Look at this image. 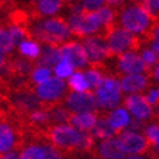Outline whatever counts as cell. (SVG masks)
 I'll return each instance as SVG.
<instances>
[{"instance_id": "ab89813d", "label": "cell", "mask_w": 159, "mask_h": 159, "mask_svg": "<svg viewBox=\"0 0 159 159\" xmlns=\"http://www.w3.org/2000/svg\"><path fill=\"white\" fill-rule=\"evenodd\" d=\"M0 159H19V156L15 153V152H10V150H9V152L3 153V156H2Z\"/></svg>"}, {"instance_id": "44dd1931", "label": "cell", "mask_w": 159, "mask_h": 159, "mask_svg": "<svg viewBox=\"0 0 159 159\" xmlns=\"http://www.w3.org/2000/svg\"><path fill=\"white\" fill-rule=\"evenodd\" d=\"M15 102L16 105L24 108L26 111H34L39 107V98L32 95L31 92H20L15 97Z\"/></svg>"}, {"instance_id": "4fadbf2b", "label": "cell", "mask_w": 159, "mask_h": 159, "mask_svg": "<svg viewBox=\"0 0 159 159\" xmlns=\"http://www.w3.org/2000/svg\"><path fill=\"white\" fill-rule=\"evenodd\" d=\"M118 69L120 72L129 75V73H143L148 70V66L142 60L140 56H137L133 51H125L118 54Z\"/></svg>"}, {"instance_id": "484cf974", "label": "cell", "mask_w": 159, "mask_h": 159, "mask_svg": "<svg viewBox=\"0 0 159 159\" xmlns=\"http://www.w3.org/2000/svg\"><path fill=\"white\" fill-rule=\"evenodd\" d=\"M45 158V149L44 146H28L24 152L19 155V159H44Z\"/></svg>"}, {"instance_id": "ffe728a7", "label": "cell", "mask_w": 159, "mask_h": 159, "mask_svg": "<svg viewBox=\"0 0 159 159\" xmlns=\"http://www.w3.org/2000/svg\"><path fill=\"white\" fill-rule=\"evenodd\" d=\"M116 133H118V131L111 127L108 120H97L95 125L92 127V136L95 139H110V137H114Z\"/></svg>"}, {"instance_id": "d6986e66", "label": "cell", "mask_w": 159, "mask_h": 159, "mask_svg": "<svg viewBox=\"0 0 159 159\" xmlns=\"http://www.w3.org/2000/svg\"><path fill=\"white\" fill-rule=\"evenodd\" d=\"M15 142L16 139L12 127L6 123H0V153H6L13 149Z\"/></svg>"}, {"instance_id": "7402d4cb", "label": "cell", "mask_w": 159, "mask_h": 159, "mask_svg": "<svg viewBox=\"0 0 159 159\" xmlns=\"http://www.w3.org/2000/svg\"><path fill=\"white\" fill-rule=\"evenodd\" d=\"M97 12V16L99 19V24H101V28L105 29V34L112 28V24H114V10L111 9L110 6H99L98 9H95Z\"/></svg>"}, {"instance_id": "7bdbcfd3", "label": "cell", "mask_w": 159, "mask_h": 159, "mask_svg": "<svg viewBox=\"0 0 159 159\" xmlns=\"http://www.w3.org/2000/svg\"><path fill=\"white\" fill-rule=\"evenodd\" d=\"M5 67V56H3V53H0V70Z\"/></svg>"}, {"instance_id": "7c38bea8", "label": "cell", "mask_w": 159, "mask_h": 159, "mask_svg": "<svg viewBox=\"0 0 159 159\" xmlns=\"http://www.w3.org/2000/svg\"><path fill=\"white\" fill-rule=\"evenodd\" d=\"M124 105L137 120H142V121L149 120L150 117H152V114H153L152 107L149 105V102L146 101V98L142 97V95L130 93L124 99Z\"/></svg>"}, {"instance_id": "7a4b0ae2", "label": "cell", "mask_w": 159, "mask_h": 159, "mask_svg": "<svg viewBox=\"0 0 159 159\" xmlns=\"http://www.w3.org/2000/svg\"><path fill=\"white\" fill-rule=\"evenodd\" d=\"M123 28L133 34H148L150 35L152 29L156 25V18L146 12V9L140 5L129 6L123 10L120 16Z\"/></svg>"}, {"instance_id": "52a82bcc", "label": "cell", "mask_w": 159, "mask_h": 159, "mask_svg": "<svg viewBox=\"0 0 159 159\" xmlns=\"http://www.w3.org/2000/svg\"><path fill=\"white\" fill-rule=\"evenodd\" d=\"M83 48L86 53L88 61L93 63V64H99L105 60L107 57H110V48L108 44L105 41L104 35H92V37H83Z\"/></svg>"}, {"instance_id": "d6a6232c", "label": "cell", "mask_w": 159, "mask_h": 159, "mask_svg": "<svg viewBox=\"0 0 159 159\" xmlns=\"http://www.w3.org/2000/svg\"><path fill=\"white\" fill-rule=\"evenodd\" d=\"M50 116V120L53 121H57V123H66V121L70 120V114H69L67 110H64V108H54L51 112H48Z\"/></svg>"}, {"instance_id": "d590c367", "label": "cell", "mask_w": 159, "mask_h": 159, "mask_svg": "<svg viewBox=\"0 0 159 159\" xmlns=\"http://www.w3.org/2000/svg\"><path fill=\"white\" fill-rule=\"evenodd\" d=\"M142 6L146 9L148 13H150L153 18L159 15V0H143Z\"/></svg>"}, {"instance_id": "f546056e", "label": "cell", "mask_w": 159, "mask_h": 159, "mask_svg": "<svg viewBox=\"0 0 159 159\" xmlns=\"http://www.w3.org/2000/svg\"><path fill=\"white\" fill-rule=\"evenodd\" d=\"M85 75V77H86V82L89 83V89H95V88L101 83V80L104 79V75H102L99 70H97L95 67L89 69L86 73H83Z\"/></svg>"}, {"instance_id": "e0dca14e", "label": "cell", "mask_w": 159, "mask_h": 159, "mask_svg": "<svg viewBox=\"0 0 159 159\" xmlns=\"http://www.w3.org/2000/svg\"><path fill=\"white\" fill-rule=\"evenodd\" d=\"M39 66H45V67H54L61 58L60 56V48L54 44H47L44 50L39 53Z\"/></svg>"}, {"instance_id": "8d00e7d4", "label": "cell", "mask_w": 159, "mask_h": 159, "mask_svg": "<svg viewBox=\"0 0 159 159\" xmlns=\"http://www.w3.org/2000/svg\"><path fill=\"white\" fill-rule=\"evenodd\" d=\"M31 69H32V64L26 61V60H22V58H19V60H16L13 63V70L19 73H28L31 72Z\"/></svg>"}, {"instance_id": "8fae6325", "label": "cell", "mask_w": 159, "mask_h": 159, "mask_svg": "<svg viewBox=\"0 0 159 159\" xmlns=\"http://www.w3.org/2000/svg\"><path fill=\"white\" fill-rule=\"evenodd\" d=\"M61 58L67 60L75 69H83L88 66V57L82 44L79 43H64L60 47Z\"/></svg>"}, {"instance_id": "ac0fdd59", "label": "cell", "mask_w": 159, "mask_h": 159, "mask_svg": "<svg viewBox=\"0 0 159 159\" xmlns=\"http://www.w3.org/2000/svg\"><path fill=\"white\" fill-rule=\"evenodd\" d=\"M130 116H129V111L125 108H114L111 111V114L108 116V123L111 124L112 129H116L117 131H120L121 129H125L129 123H130Z\"/></svg>"}, {"instance_id": "cb8c5ba5", "label": "cell", "mask_w": 159, "mask_h": 159, "mask_svg": "<svg viewBox=\"0 0 159 159\" xmlns=\"http://www.w3.org/2000/svg\"><path fill=\"white\" fill-rule=\"evenodd\" d=\"M69 79V86L72 88L73 92H83V91H89V83L86 82V77L85 75L80 72L75 73L73 72L70 76L67 77Z\"/></svg>"}, {"instance_id": "4316f807", "label": "cell", "mask_w": 159, "mask_h": 159, "mask_svg": "<svg viewBox=\"0 0 159 159\" xmlns=\"http://www.w3.org/2000/svg\"><path fill=\"white\" fill-rule=\"evenodd\" d=\"M73 70H75V67H73L67 60H64V58H60L58 63L54 66V73H56V76L61 77V79H67V77L73 73Z\"/></svg>"}, {"instance_id": "e575fe53", "label": "cell", "mask_w": 159, "mask_h": 159, "mask_svg": "<svg viewBox=\"0 0 159 159\" xmlns=\"http://www.w3.org/2000/svg\"><path fill=\"white\" fill-rule=\"evenodd\" d=\"M50 120V116L47 111H41V110H34L31 112V121L35 124H44Z\"/></svg>"}, {"instance_id": "8992f818", "label": "cell", "mask_w": 159, "mask_h": 159, "mask_svg": "<svg viewBox=\"0 0 159 159\" xmlns=\"http://www.w3.org/2000/svg\"><path fill=\"white\" fill-rule=\"evenodd\" d=\"M95 99L104 110H112L121 102L120 82L114 77H104L95 88Z\"/></svg>"}, {"instance_id": "f1b7e54d", "label": "cell", "mask_w": 159, "mask_h": 159, "mask_svg": "<svg viewBox=\"0 0 159 159\" xmlns=\"http://www.w3.org/2000/svg\"><path fill=\"white\" fill-rule=\"evenodd\" d=\"M9 34H10V37H12L15 44H19L28 37V31H26L20 24H13L9 28Z\"/></svg>"}, {"instance_id": "603a6c76", "label": "cell", "mask_w": 159, "mask_h": 159, "mask_svg": "<svg viewBox=\"0 0 159 159\" xmlns=\"http://www.w3.org/2000/svg\"><path fill=\"white\" fill-rule=\"evenodd\" d=\"M37 2V10L41 15H54L61 9L63 0H35Z\"/></svg>"}, {"instance_id": "5bb4252c", "label": "cell", "mask_w": 159, "mask_h": 159, "mask_svg": "<svg viewBox=\"0 0 159 159\" xmlns=\"http://www.w3.org/2000/svg\"><path fill=\"white\" fill-rule=\"evenodd\" d=\"M148 86V77L142 73H129L120 82L121 91L125 93H137Z\"/></svg>"}, {"instance_id": "277c9868", "label": "cell", "mask_w": 159, "mask_h": 159, "mask_svg": "<svg viewBox=\"0 0 159 159\" xmlns=\"http://www.w3.org/2000/svg\"><path fill=\"white\" fill-rule=\"evenodd\" d=\"M70 32L77 37H88V35L97 34L101 24L97 16L95 10H86L82 9L79 12H73L72 16L67 20Z\"/></svg>"}, {"instance_id": "83f0119b", "label": "cell", "mask_w": 159, "mask_h": 159, "mask_svg": "<svg viewBox=\"0 0 159 159\" xmlns=\"http://www.w3.org/2000/svg\"><path fill=\"white\" fill-rule=\"evenodd\" d=\"M15 47V43L10 37L9 31L0 28V53H10Z\"/></svg>"}, {"instance_id": "d4e9b609", "label": "cell", "mask_w": 159, "mask_h": 159, "mask_svg": "<svg viewBox=\"0 0 159 159\" xmlns=\"http://www.w3.org/2000/svg\"><path fill=\"white\" fill-rule=\"evenodd\" d=\"M19 51L22 56L29 58H37L41 53V47L35 41H22L19 43Z\"/></svg>"}, {"instance_id": "2e32d148", "label": "cell", "mask_w": 159, "mask_h": 159, "mask_svg": "<svg viewBox=\"0 0 159 159\" xmlns=\"http://www.w3.org/2000/svg\"><path fill=\"white\" fill-rule=\"evenodd\" d=\"M98 120V116L95 111H88V112H77L75 116L70 117V124L73 127H76L77 130L89 131L92 130V127L95 125Z\"/></svg>"}, {"instance_id": "3957f363", "label": "cell", "mask_w": 159, "mask_h": 159, "mask_svg": "<svg viewBox=\"0 0 159 159\" xmlns=\"http://www.w3.org/2000/svg\"><path fill=\"white\" fill-rule=\"evenodd\" d=\"M70 34L72 32L69 29L67 22L60 18L45 19L34 28V35L39 41L45 44H54V45L64 43L66 39H69Z\"/></svg>"}, {"instance_id": "bcb514c9", "label": "cell", "mask_w": 159, "mask_h": 159, "mask_svg": "<svg viewBox=\"0 0 159 159\" xmlns=\"http://www.w3.org/2000/svg\"><path fill=\"white\" fill-rule=\"evenodd\" d=\"M130 2H133V3H136V5H140V3H143V0H130Z\"/></svg>"}, {"instance_id": "60d3db41", "label": "cell", "mask_w": 159, "mask_h": 159, "mask_svg": "<svg viewBox=\"0 0 159 159\" xmlns=\"http://www.w3.org/2000/svg\"><path fill=\"white\" fill-rule=\"evenodd\" d=\"M150 37H152V39L159 41V25H155V28L152 29V32H150Z\"/></svg>"}, {"instance_id": "9c48e42d", "label": "cell", "mask_w": 159, "mask_h": 159, "mask_svg": "<svg viewBox=\"0 0 159 159\" xmlns=\"http://www.w3.org/2000/svg\"><path fill=\"white\" fill-rule=\"evenodd\" d=\"M66 105L67 110L77 114V112H88V111H95L98 107V102L95 99V95L91 91L83 92H73L66 98Z\"/></svg>"}, {"instance_id": "f35d334b", "label": "cell", "mask_w": 159, "mask_h": 159, "mask_svg": "<svg viewBox=\"0 0 159 159\" xmlns=\"http://www.w3.org/2000/svg\"><path fill=\"white\" fill-rule=\"evenodd\" d=\"M105 0H82V6H83V9H86V10H95L99 6H102Z\"/></svg>"}, {"instance_id": "9a60e30c", "label": "cell", "mask_w": 159, "mask_h": 159, "mask_svg": "<svg viewBox=\"0 0 159 159\" xmlns=\"http://www.w3.org/2000/svg\"><path fill=\"white\" fill-rule=\"evenodd\" d=\"M98 152H99V156L104 159H123L125 155L124 150L121 149L117 137L104 139L98 148Z\"/></svg>"}, {"instance_id": "1f68e13d", "label": "cell", "mask_w": 159, "mask_h": 159, "mask_svg": "<svg viewBox=\"0 0 159 159\" xmlns=\"http://www.w3.org/2000/svg\"><path fill=\"white\" fill-rule=\"evenodd\" d=\"M50 76H51V69L45 67V66H39V67H37L34 72H32V80H34L37 85L44 82V80H47Z\"/></svg>"}, {"instance_id": "b9f144b4", "label": "cell", "mask_w": 159, "mask_h": 159, "mask_svg": "<svg viewBox=\"0 0 159 159\" xmlns=\"http://www.w3.org/2000/svg\"><path fill=\"white\" fill-rule=\"evenodd\" d=\"M105 3L108 6H120L123 3V0H105Z\"/></svg>"}, {"instance_id": "4dcf8cb0", "label": "cell", "mask_w": 159, "mask_h": 159, "mask_svg": "<svg viewBox=\"0 0 159 159\" xmlns=\"http://www.w3.org/2000/svg\"><path fill=\"white\" fill-rule=\"evenodd\" d=\"M145 134H146V140L149 142V145L152 146L159 145V125L156 124L148 125L145 129Z\"/></svg>"}, {"instance_id": "836d02e7", "label": "cell", "mask_w": 159, "mask_h": 159, "mask_svg": "<svg viewBox=\"0 0 159 159\" xmlns=\"http://www.w3.org/2000/svg\"><path fill=\"white\" fill-rule=\"evenodd\" d=\"M142 60L145 61V64L148 66V67H152L153 64H156V61L159 60V56L155 51H152L150 48H146V50H143L142 51Z\"/></svg>"}, {"instance_id": "30bf717a", "label": "cell", "mask_w": 159, "mask_h": 159, "mask_svg": "<svg viewBox=\"0 0 159 159\" xmlns=\"http://www.w3.org/2000/svg\"><path fill=\"white\" fill-rule=\"evenodd\" d=\"M117 139H118L121 149L124 150V153H129V155L143 153L149 148V142L146 140L145 136L140 134V133H136L133 130L125 131V133L118 136Z\"/></svg>"}, {"instance_id": "7dc6e473", "label": "cell", "mask_w": 159, "mask_h": 159, "mask_svg": "<svg viewBox=\"0 0 159 159\" xmlns=\"http://www.w3.org/2000/svg\"><path fill=\"white\" fill-rule=\"evenodd\" d=\"M88 159H101V158H98V156H89Z\"/></svg>"}, {"instance_id": "ba28073f", "label": "cell", "mask_w": 159, "mask_h": 159, "mask_svg": "<svg viewBox=\"0 0 159 159\" xmlns=\"http://www.w3.org/2000/svg\"><path fill=\"white\" fill-rule=\"evenodd\" d=\"M66 88H67V85L64 82V79L57 77V76H54V77L50 76L47 80L38 83L35 92H37V97H38L41 101L56 102L64 95Z\"/></svg>"}, {"instance_id": "74e56055", "label": "cell", "mask_w": 159, "mask_h": 159, "mask_svg": "<svg viewBox=\"0 0 159 159\" xmlns=\"http://www.w3.org/2000/svg\"><path fill=\"white\" fill-rule=\"evenodd\" d=\"M145 98L146 101L149 102V105H159V88L150 89Z\"/></svg>"}, {"instance_id": "6da1fadb", "label": "cell", "mask_w": 159, "mask_h": 159, "mask_svg": "<svg viewBox=\"0 0 159 159\" xmlns=\"http://www.w3.org/2000/svg\"><path fill=\"white\" fill-rule=\"evenodd\" d=\"M50 139L57 149H80L82 152L91 150L95 142L92 133L77 130L73 125L58 124L54 125L50 131Z\"/></svg>"}, {"instance_id": "5b68a950", "label": "cell", "mask_w": 159, "mask_h": 159, "mask_svg": "<svg viewBox=\"0 0 159 159\" xmlns=\"http://www.w3.org/2000/svg\"><path fill=\"white\" fill-rule=\"evenodd\" d=\"M107 44H108L111 56H117V54L139 48L140 41L130 31H127L124 28H114L112 26L107 32Z\"/></svg>"}, {"instance_id": "f6af8a7d", "label": "cell", "mask_w": 159, "mask_h": 159, "mask_svg": "<svg viewBox=\"0 0 159 159\" xmlns=\"http://www.w3.org/2000/svg\"><path fill=\"white\" fill-rule=\"evenodd\" d=\"M125 159H145V158H140V156H136V155H131V156H129V158Z\"/></svg>"}, {"instance_id": "ee69618b", "label": "cell", "mask_w": 159, "mask_h": 159, "mask_svg": "<svg viewBox=\"0 0 159 159\" xmlns=\"http://www.w3.org/2000/svg\"><path fill=\"white\" fill-rule=\"evenodd\" d=\"M155 79H156V80H159V64H158V67L155 69Z\"/></svg>"}]
</instances>
